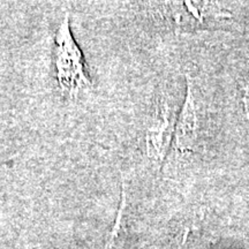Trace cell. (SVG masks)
Returning a JSON list of instances; mask_svg holds the SVG:
<instances>
[{
	"mask_svg": "<svg viewBox=\"0 0 249 249\" xmlns=\"http://www.w3.org/2000/svg\"><path fill=\"white\" fill-rule=\"evenodd\" d=\"M54 67L61 95L70 101H76L91 88L83 54L71 35L68 15L64 18L55 33Z\"/></svg>",
	"mask_w": 249,
	"mask_h": 249,
	"instance_id": "cell-1",
	"label": "cell"
},
{
	"mask_svg": "<svg viewBox=\"0 0 249 249\" xmlns=\"http://www.w3.org/2000/svg\"><path fill=\"white\" fill-rule=\"evenodd\" d=\"M197 138V114L191 83L188 82L187 97L176 127V145L179 150H191Z\"/></svg>",
	"mask_w": 249,
	"mask_h": 249,
	"instance_id": "cell-2",
	"label": "cell"
},
{
	"mask_svg": "<svg viewBox=\"0 0 249 249\" xmlns=\"http://www.w3.org/2000/svg\"><path fill=\"white\" fill-rule=\"evenodd\" d=\"M169 124V107H167L166 102H164L157 107L156 114L152 118L151 126L149 127L147 138H145L148 154L151 157L160 158V160L163 157V151L166 145L165 135H166Z\"/></svg>",
	"mask_w": 249,
	"mask_h": 249,
	"instance_id": "cell-3",
	"label": "cell"
},
{
	"mask_svg": "<svg viewBox=\"0 0 249 249\" xmlns=\"http://www.w3.org/2000/svg\"><path fill=\"white\" fill-rule=\"evenodd\" d=\"M245 104H246V108H247V113L249 116V83L246 88V95H245Z\"/></svg>",
	"mask_w": 249,
	"mask_h": 249,
	"instance_id": "cell-4",
	"label": "cell"
}]
</instances>
